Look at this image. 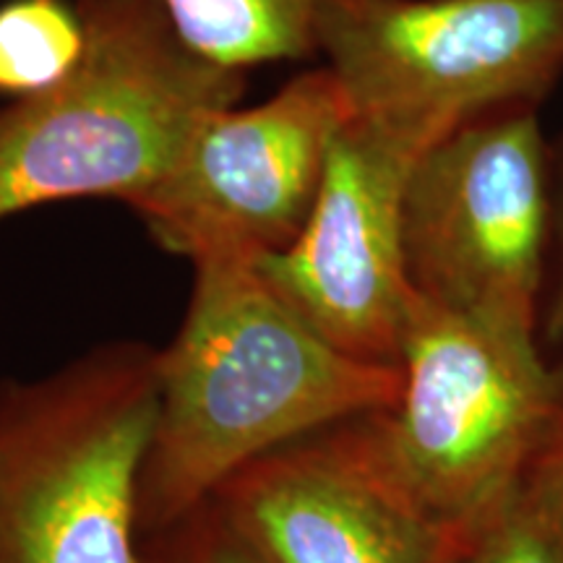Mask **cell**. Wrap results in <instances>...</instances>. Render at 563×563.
Here are the masks:
<instances>
[{"instance_id": "cell-1", "label": "cell", "mask_w": 563, "mask_h": 563, "mask_svg": "<svg viewBox=\"0 0 563 563\" xmlns=\"http://www.w3.org/2000/svg\"><path fill=\"white\" fill-rule=\"evenodd\" d=\"M399 389V365L334 347L253 262H196L186 319L157 350V418L139 488L141 540L201 509L262 456L389 410Z\"/></svg>"}, {"instance_id": "cell-2", "label": "cell", "mask_w": 563, "mask_h": 563, "mask_svg": "<svg viewBox=\"0 0 563 563\" xmlns=\"http://www.w3.org/2000/svg\"><path fill=\"white\" fill-rule=\"evenodd\" d=\"M76 9L84 47L70 74L0 110V220L84 196L133 207L249 89V70L188 45L162 0Z\"/></svg>"}, {"instance_id": "cell-3", "label": "cell", "mask_w": 563, "mask_h": 563, "mask_svg": "<svg viewBox=\"0 0 563 563\" xmlns=\"http://www.w3.org/2000/svg\"><path fill=\"white\" fill-rule=\"evenodd\" d=\"M157 350L110 342L0 386V563H146L139 488Z\"/></svg>"}, {"instance_id": "cell-4", "label": "cell", "mask_w": 563, "mask_h": 563, "mask_svg": "<svg viewBox=\"0 0 563 563\" xmlns=\"http://www.w3.org/2000/svg\"><path fill=\"white\" fill-rule=\"evenodd\" d=\"M402 389L363 431L391 483L449 540L514 496L551 439L559 386L534 332L433 306L418 295L402 352Z\"/></svg>"}, {"instance_id": "cell-5", "label": "cell", "mask_w": 563, "mask_h": 563, "mask_svg": "<svg viewBox=\"0 0 563 563\" xmlns=\"http://www.w3.org/2000/svg\"><path fill=\"white\" fill-rule=\"evenodd\" d=\"M321 55L355 121L426 152L559 81L563 0H361L332 19Z\"/></svg>"}, {"instance_id": "cell-6", "label": "cell", "mask_w": 563, "mask_h": 563, "mask_svg": "<svg viewBox=\"0 0 563 563\" xmlns=\"http://www.w3.org/2000/svg\"><path fill=\"white\" fill-rule=\"evenodd\" d=\"M532 108L473 121L415 162L405 245L415 292L446 311L534 332L551 173Z\"/></svg>"}, {"instance_id": "cell-7", "label": "cell", "mask_w": 563, "mask_h": 563, "mask_svg": "<svg viewBox=\"0 0 563 563\" xmlns=\"http://www.w3.org/2000/svg\"><path fill=\"white\" fill-rule=\"evenodd\" d=\"M350 118L332 70H306L262 104L209 118L178 165L131 209L162 249L191 264L285 251L306 228Z\"/></svg>"}, {"instance_id": "cell-8", "label": "cell", "mask_w": 563, "mask_h": 563, "mask_svg": "<svg viewBox=\"0 0 563 563\" xmlns=\"http://www.w3.org/2000/svg\"><path fill=\"white\" fill-rule=\"evenodd\" d=\"M420 150L350 118L319 196L285 251L256 258L269 287L347 355L399 365L418 292L405 245V196Z\"/></svg>"}, {"instance_id": "cell-9", "label": "cell", "mask_w": 563, "mask_h": 563, "mask_svg": "<svg viewBox=\"0 0 563 563\" xmlns=\"http://www.w3.org/2000/svg\"><path fill=\"white\" fill-rule=\"evenodd\" d=\"M214 501L272 563H441L452 543L384 473L363 418L262 456Z\"/></svg>"}, {"instance_id": "cell-10", "label": "cell", "mask_w": 563, "mask_h": 563, "mask_svg": "<svg viewBox=\"0 0 563 563\" xmlns=\"http://www.w3.org/2000/svg\"><path fill=\"white\" fill-rule=\"evenodd\" d=\"M173 24L209 60L249 70L321 55L336 13L361 0H162Z\"/></svg>"}, {"instance_id": "cell-11", "label": "cell", "mask_w": 563, "mask_h": 563, "mask_svg": "<svg viewBox=\"0 0 563 563\" xmlns=\"http://www.w3.org/2000/svg\"><path fill=\"white\" fill-rule=\"evenodd\" d=\"M84 47L76 5L66 0H9L0 5V95L16 100L66 79Z\"/></svg>"}, {"instance_id": "cell-12", "label": "cell", "mask_w": 563, "mask_h": 563, "mask_svg": "<svg viewBox=\"0 0 563 563\" xmlns=\"http://www.w3.org/2000/svg\"><path fill=\"white\" fill-rule=\"evenodd\" d=\"M441 563H563V543L522 485L481 525L454 538Z\"/></svg>"}, {"instance_id": "cell-13", "label": "cell", "mask_w": 563, "mask_h": 563, "mask_svg": "<svg viewBox=\"0 0 563 563\" xmlns=\"http://www.w3.org/2000/svg\"><path fill=\"white\" fill-rule=\"evenodd\" d=\"M141 543L146 563H272L214 498Z\"/></svg>"}, {"instance_id": "cell-14", "label": "cell", "mask_w": 563, "mask_h": 563, "mask_svg": "<svg viewBox=\"0 0 563 563\" xmlns=\"http://www.w3.org/2000/svg\"><path fill=\"white\" fill-rule=\"evenodd\" d=\"M525 490L563 543V435L545 449L543 462H538V470Z\"/></svg>"}, {"instance_id": "cell-15", "label": "cell", "mask_w": 563, "mask_h": 563, "mask_svg": "<svg viewBox=\"0 0 563 563\" xmlns=\"http://www.w3.org/2000/svg\"><path fill=\"white\" fill-rule=\"evenodd\" d=\"M553 321H555V332L563 336V277H561V287H559V298H555Z\"/></svg>"}]
</instances>
